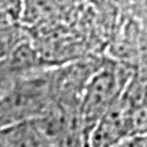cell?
Segmentation results:
<instances>
[{"instance_id":"6da1fadb","label":"cell","mask_w":147,"mask_h":147,"mask_svg":"<svg viewBox=\"0 0 147 147\" xmlns=\"http://www.w3.org/2000/svg\"><path fill=\"white\" fill-rule=\"evenodd\" d=\"M136 135H146V71L142 69H135L120 97L90 134L86 147H113Z\"/></svg>"},{"instance_id":"5b68a950","label":"cell","mask_w":147,"mask_h":147,"mask_svg":"<svg viewBox=\"0 0 147 147\" xmlns=\"http://www.w3.org/2000/svg\"><path fill=\"white\" fill-rule=\"evenodd\" d=\"M0 147H47L33 121L0 128Z\"/></svg>"},{"instance_id":"8992f818","label":"cell","mask_w":147,"mask_h":147,"mask_svg":"<svg viewBox=\"0 0 147 147\" xmlns=\"http://www.w3.org/2000/svg\"><path fill=\"white\" fill-rule=\"evenodd\" d=\"M113 147H147V138L146 135H136V136L127 138L117 144H115Z\"/></svg>"},{"instance_id":"3957f363","label":"cell","mask_w":147,"mask_h":147,"mask_svg":"<svg viewBox=\"0 0 147 147\" xmlns=\"http://www.w3.org/2000/svg\"><path fill=\"white\" fill-rule=\"evenodd\" d=\"M135 69V67L128 64L119 63L102 56L98 67L90 75L84 86L79 105L84 147L87 146L90 134L98 124L101 117L120 97Z\"/></svg>"},{"instance_id":"277c9868","label":"cell","mask_w":147,"mask_h":147,"mask_svg":"<svg viewBox=\"0 0 147 147\" xmlns=\"http://www.w3.org/2000/svg\"><path fill=\"white\" fill-rule=\"evenodd\" d=\"M21 1H0V60L29 38L21 26Z\"/></svg>"},{"instance_id":"7a4b0ae2","label":"cell","mask_w":147,"mask_h":147,"mask_svg":"<svg viewBox=\"0 0 147 147\" xmlns=\"http://www.w3.org/2000/svg\"><path fill=\"white\" fill-rule=\"evenodd\" d=\"M56 101V65L22 76L0 94V128L37 120Z\"/></svg>"}]
</instances>
